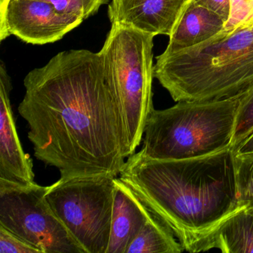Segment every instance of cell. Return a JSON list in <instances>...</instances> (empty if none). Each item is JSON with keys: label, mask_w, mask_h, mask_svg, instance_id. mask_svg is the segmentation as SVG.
<instances>
[{"label": "cell", "mask_w": 253, "mask_h": 253, "mask_svg": "<svg viewBox=\"0 0 253 253\" xmlns=\"http://www.w3.org/2000/svg\"><path fill=\"white\" fill-rule=\"evenodd\" d=\"M18 111L35 158L60 178L118 177L131 155L122 103L99 53L69 50L24 79Z\"/></svg>", "instance_id": "cell-1"}, {"label": "cell", "mask_w": 253, "mask_h": 253, "mask_svg": "<svg viewBox=\"0 0 253 253\" xmlns=\"http://www.w3.org/2000/svg\"><path fill=\"white\" fill-rule=\"evenodd\" d=\"M119 177L164 220L189 253L204 252L218 228L247 207L237 198L232 147L180 160H152L134 152Z\"/></svg>", "instance_id": "cell-2"}, {"label": "cell", "mask_w": 253, "mask_h": 253, "mask_svg": "<svg viewBox=\"0 0 253 253\" xmlns=\"http://www.w3.org/2000/svg\"><path fill=\"white\" fill-rule=\"evenodd\" d=\"M156 60L154 76L174 101L236 97L253 88V26Z\"/></svg>", "instance_id": "cell-3"}, {"label": "cell", "mask_w": 253, "mask_h": 253, "mask_svg": "<svg viewBox=\"0 0 253 253\" xmlns=\"http://www.w3.org/2000/svg\"><path fill=\"white\" fill-rule=\"evenodd\" d=\"M244 94L220 100L179 101L152 109L140 153L152 160L207 156L232 147L235 117Z\"/></svg>", "instance_id": "cell-4"}, {"label": "cell", "mask_w": 253, "mask_h": 253, "mask_svg": "<svg viewBox=\"0 0 253 253\" xmlns=\"http://www.w3.org/2000/svg\"><path fill=\"white\" fill-rule=\"evenodd\" d=\"M154 38L137 29L112 23L98 52L106 79L122 103L131 155L143 140L146 121L154 109Z\"/></svg>", "instance_id": "cell-5"}, {"label": "cell", "mask_w": 253, "mask_h": 253, "mask_svg": "<svg viewBox=\"0 0 253 253\" xmlns=\"http://www.w3.org/2000/svg\"><path fill=\"white\" fill-rule=\"evenodd\" d=\"M115 177L60 178L48 186L47 201L85 253H107Z\"/></svg>", "instance_id": "cell-6"}, {"label": "cell", "mask_w": 253, "mask_h": 253, "mask_svg": "<svg viewBox=\"0 0 253 253\" xmlns=\"http://www.w3.org/2000/svg\"><path fill=\"white\" fill-rule=\"evenodd\" d=\"M47 189L0 179V226L42 253H85L47 201Z\"/></svg>", "instance_id": "cell-7"}, {"label": "cell", "mask_w": 253, "mask_h": 253, "mask_svg": "<svg viewBox=\"0 0 253 253\" xmlns=\"http://www.w3.org/2000/svg\"><path fill=\"white\" fill-rule=\"evenodd\" d=\"M81 23L60 14L45 0H11L0 41L14 35L32 45L53 43Z\"/></svg>", "instance_id": "cell-8"}, {"label": "cell", "mask_w": 253, "mask_h": 253, "mask_svg": "<svg viewBox=\"0 0 253 253\" xmlns=\"http://www.w3.org/2000/svg\"><path fill=\"white\" fill-rule=\"evenodd\" d=\"M189 0H112L108 8L111 23L157 36L169 37Z\"/></svg>", "instance_id": "cell-9"}, {"label": "cell", "mask_w": 253, "mask_h": 253, "mask_svg": "<svg viewBox=\"0 0 253 253\" xmlns=\"http://www.w3.org/2000/svg\"><path fill=\"white\" fill-rule=\"evenodd\" d=\"M11 78L3 62L0 65V179L34 182L33 162L23 150L10 101Z\"/></svg>", "instance_id": "cell-10"}, {"label": "cell", "mask_w": 253, "mask_h": 253, "mask_svg": "<svg viewBox=\"0 0 253 253\" xmlns=\"http://www.w3.org/2000/svg\"><path fill=\"white\" fill-rule=\"evenodd\" d=\"M149 209L139 194L123 180L115 177L110 241L107 253H126L129 244L147 220Z\"/></svg>", "instance_id": "cell-11"}, {"label": "cell", "mask_w": 253, "mask_h": 253, "mask_svg": "<svg viewBox=\"0 0 253 253\" xmlns=\"http://www.w3.org/2000/svg\"><path fill=\"white\" fill-rule=\"evenodd\" d=\"M225 25L220 16L189 0L169 36L164 54H171L203 43L223 32Z\"/></svg>", "instance_id": "cell-12"}, {"label": "cell", "mask_w": 253, "mask_h": 253, "mask_svg": "<svg viewBox=\"0 0 253 253\" xmlns=\"http://www.w3.org/2000/svg\"><path fill=\"white\" fill-rule=\"evenodd\" d=\"M212 249L224 253H253V215L247 207L234 213L218 228L204 252Z\"/></svg>", "instance_id": "cell-13"}, {"label": "cell", "mask_w": 253, "mask_h": 253, "mask_svg": "<svg viewBox=\"0 0 253 253\" xmlns=\"http://www.w3.org/2000/svg\"><path fill=\"white\" fill-rule=\"evenodd\" d=\"M144 202L149 209L147 220L126 253H180L184 251L169 226Z\"/></svg>", "instance_id": "cell-14"}, {"label": "cell", "mask_w": 253, "mask_h": 253, "mask_svg": "<svg viewBox=\"0 0 253 253\" xmlns=\"http://www.w3.org/2000/svg\"><path fill=\"white\" fill-rule=\"evenodd\" d=\"M237 198L241 206L253 204V153H235Z\"/></svg>", "instance_id": "cell-15"}, {"label": "cell", "mask_w": 253, "mask_h": 253, "mask_svg": "<svg viewBox=\"0 0 253 253\" xmlns=\"http://www.w3.org/2000/svg\"><path fill=\"white\" fill-rule=\"evenodd\" d=\"M253 132V88L244 93L235 117L232 147L236 149Z\"/></svg>", "instance_id": "cell-16"}, {"label": "cell", "mask_w": 253, "mask_h": 253, "mask_svg": "<svg viewBox=\"0 0 253 253\" xmlns=\"http://www.w3.org/2000/svg\"><path fill=\"white\" fill-rule=\"evenodd\" d=\"M55 7L60 14L83 22L94 15L109 0H45Z\"/></svg>", "instance_id": "cell-17"}, {"label": "cell", "mask_w": 253, "mask_h": 253, "mask_svg": "<svg viewBox=\"0 0 253 253\" xmlns=\"http://www.w3.org/2000/svg\"><path fill=\"white\" fill-rule=\"evenodd\" d=\"M231 15L219 35H226L253 26V0H231Z\"/></svg>", "instance_id": "cell-18"}, {"label": "cell", "mask_w": 253, "mask_h": 253, "mask_svg": "<svg viewBox=\"0 0 253 253\" xmlns=\"http://www.w3.org/2000/svg\"><path fill=\"white\" fill-rule=\"evenodd\" d=\"M0 253H42L41 250L0 226Z\"/></svg>", "instance_id": "cell-19"}, {"label": "cell", "mask_w": 253, "mask_h": 253, "mask_svg": "<svg viewBox=\"0 0 253 253\" xmlns=\"http://www.w3.org/2000/svg\"><path fill=\"white\" fill-rule=\"evenodd\" d=\"M194 3L204 7L220 16L227 23L231 15V0H190Z\"/></svg>", "instance_id": "cell-20"}, {"label": "cell", "mask_w": 253, "mask_h": 253, "mask_svg": "<svg viewBox=\"0 0 253 253\" xmlns=\"http://www.w3.org/2000/svg\"><path fill=\"white\" fill-rule=\"evenodd\" d=\"M235 153H253V132L235 149Z\"/></svg>", "instance_id": "cell-21"}, {"label": "cell", "mask_w": 253, "mask_h": 253, "mask_svg": "<svg viewBox=\"0 0 253 253\" xmlns=\"http://www.w3.org/2000/svg\"><path fill=\"white\" fill-rule=\"evenodd\" d=\"M11 0H0V35L3 34L5 28L7 8Z\"/></svg>", "instance_id": "cell-22"}, {"label": "cell", "mask_w": 253, "mask_h": 253, "mask_svg": "<svg viewBox=\"0 0 253 253\" xmlns=\"http://www.w3.org/2000/svg\"><path fill=\"white\" fill-rule=\"evenodd\" d=\"M247 210L249 212L251 213V214L253 215V204H252V205L247 206Z\"/></svg>", "instance_id": "cell-23"}]
</instances>
